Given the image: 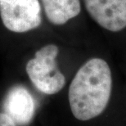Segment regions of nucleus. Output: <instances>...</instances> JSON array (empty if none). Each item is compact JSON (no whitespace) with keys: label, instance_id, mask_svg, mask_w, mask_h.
<instances>
[{"label":"nucleus","instance_id":"obj_1","mask_svg":"<svg viewBox=\"0 0 126 126\" xmlns=\"http://www.w3.org/2000/svg\"><path fill=\"white\" fill-rule=\"evenodd\" d=\"M111 71L102 58H92L79 68L69 88L70 110L77 120L86 121L98 116L109 102Z\"/></svg>","mask_w":126,"mask_h":126},{"label":"nucleus","instance_id":"obj_2","mask_svg":"<svg viewBox=\"0 0 126 126\" xmlns=\"http://www.w3.org/2000/svg\"><path fill=\"white\" fill-rule=\"evenodd\" d=\"M58 52L57 45H45L35 52L34 58L26 64V70L30 79L43 94H57L65 86V78L56 63Z\"/></svg>","mask_w":126,"mask_h":126},{"label":"nucleus","instance_id":"obj_3","mask_svg":"<svg viewBox=\"0 0 126 126\" xmlns=\"http://www.w3.org/2000/svg\"><path fill=\"white\" fill-rule=\"evenodd\" d=\"M0 17L8 31L25 33L42 23L39 0H0Z\"/></svg>","mask_w":126,"mask_h":126},{"label":"nucleus","instance_id":"obj_4","mask_svg":"<svg viewBox=\"0 0 126 126\" xmlns=\"http://www.w3.org/2000/svg\"><path fill=\"white\" fill-rule=\"evenodd\" d=\"M86 9L97 23L110 31L126 27V0H84Z\"/></svg>","mask_w":126,"mask_h":126},{"label":"nucleus","instance_id":"obj_5","mask_svg":"<svg viewBox=\"0 0 126 126\" xmlns=\"http://www.w3.org/2000/svg\"><path fill=\"white\" fill-rule=\"evenodd\" d=\"M3 110L16 125H26L34 117V99L25 87L15 86L9 90L5 97Z\"/></svg>","mask_w":126,"mask_h":126},{"label":"nucleus","instance_id":"obj_6","mask_svg":"<svg viewBox=\"0 0 126 126\" xmlns=\"http://www.w3.org/2000/svg\"><path fill=\"white\" fill-rule=\"evenodd\" d=\"M48 21L54 25H64L81 11L79 0H41Z\"/></svg>","mask_w":126,"mask_h":126},{"label":"nucleus","instance_id":"obj_7","mask_svg":"<svg viewBox=\"0 0 126 126\" xmlns=\"http://www.w3.org/2000/svg\"><path fill=\"white\" fill-rule=\"evenodd\" d=\"M0 126H16V125L7 115L0 113Z\"/></svg>","mask_w":126,"mask_h":126}]
</instances>
